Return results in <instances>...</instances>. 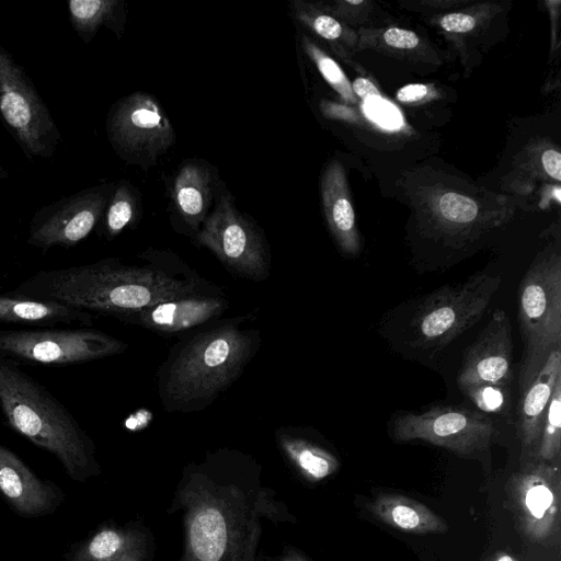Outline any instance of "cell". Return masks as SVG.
Returning a JSON list of instances; mask_svg holds the SVG:
<instances>
[{"mask_svg":"<svg viewBox=\"0 0 561 561\" xmlns=\"http://www.w3.org/2000/svg\"><path fill=\"white\" fill-rule=\"evenodd\" d=\"M369 511L390 527L410 534L425 535L447 529L440 516L426 505L400 494H379L369 504Z\"/></svg>","mask_w":561,"mask_h":561,"instance_id":"d6986e66","label":"cell"},{"mask_svg":"<svg viewBox=\"0 0 561 561\" xmlns=\"http://www.w3.org/2000/svg\"><path fill=\"white\" fill-rule=\"evenodd\" d=\"M0 411L7 426L51 454L73 481L95 472V446L89 434L46 387L1 353Z\"/></svg>","mask_w":561,"mask_h":561,"instance_id":"3957f363","label":"cell"},{"mask_svg":"<svg viewBox=\"0 0 561 561\" xmlns=\"http://www.w3.org/2000/svg\"><path fill=\"white\" fill-rule=\"evenodd\" d=\"M517 319L523 341L518 373L522 392L549 354L561 348V256L558 251L540 253L522 278Z\"/></svg>","mask_w":561,"mask_h":561,"instance_id":"277c9868","label":"cell"},{"mask_svg":"<svg viewBox=\"0 0 561 561\" xmlns=\"http://www.w3.org/2000/svg\"><path fill=\"white\" fill-rule=\"evenodd\" d=\"M433 209L439 228L456 239L496 225L482 214L476 201L456 192L443 193Z\"/></svg>","mask_w":561,"mask_h":561,"instance_id":"44dd1931","label":"cell"},{"mask_svg":"<svg viewBox=\"0 0 561 561\" xmlns=\"http://www.w3.org/2000/svg\"><path fill=\"white\" fill-rule=\"evenodd\" d=\"M94 314L55 300L33 299L0 294V323L22 324L42 329L56 324H93Z\"/></svg>","mask_w":561,"mask_h":561,"instance_id":"ac0fdd59","label":"cell"},{"mask_svg":"<svg viewBox=\"0 0 561 561\" xmlns=\"http://www.w3.org/2000/svg\"><path fill=\"white\" fill-rule=\"evenodd\" d=\"M512 380V325L507 314L496 309L466 350L457 382L461 389L476 383L511 386Z\"/></svg>","mask_w":561,"mask_h":561,"instance_id":"4fadbf2b","label":"cell"},{"mask_svg":"<svg viewBox=\"0 0 561 561\" xmlns=\"http://www.w3.org/2000/svg\"><path fill=\"white\" fill-rule=\"evenodd\" d=\"M117 0H68V16L73 31L89 44L101 26L113 27Z\"/></svg>","mask_w":561,"mask_h":561,"instance_id":"cb8c5ba5","label":"cell"},{"mask_svg":"<svg viewBox=\"0 0 561 561\" xmlns=\"http://www.w3.org/2000/svg\"><path fill=\"white\" fill-rule=\"evenodd\" d=\"M135 216V195L130 186L122 182L114 187L102 216L106 238L113 239L118 236L126 227L134 222Z\"/></svg>","mask_w":561,"mask_h":561,"instance_id":"484cf974","label":"cell"},{"mask_svg":"<svg viewBox=\"0 0 561 561\" xmlns=\"http://www.w3.org/2000/svg\"><path fill=\"white\" fill-rule=\"evenodd\" d=\"M351 87L354 95L358 96L366 103L374 100H379L381 96L378 88L370 80L363 77L356 78L352 82Z\"/></svg>","mask_w":561,"mask_h":561,"instance_id":"d6a6232c","label":"cell"},{"mask_svg":"<svg viewBox=\"0 0 561 561\" xmlns=\"http://www.w3.org/2000/svg\"><path fill=\"white\" fill-rule=\"evenodd\" d=\"M501 280L500 275L480 272L425 296L411 321L413 345L435 351L447 346L480 320Z\"/></svg>","mask_w":561,"mask_h":561,"instance_id":"5b68a950","label":"cell"},{"mask_svg":"<svg viewBox=\"0 0 561 561\" xmlns=\"http://www.w3.org/2000/svg\"><path fill=\"white\" fill-rule=\"evenodd\" d=\"M277 437L289 457L304 472L316 480L324 479L339 467L336 458L308 440L300 428L280 427L277 431Z\"/></svg>","mask_w":561,"mask_h":561,"instance_id":"7402d4cb","label":"cell"},{"mask_svg":"<svg viewBox=\"0 0 561 561\" xmlns=\"http://www.w3.org/2000/svg\"><path fill=\"white\" fill-rule=\"evenodd\" d=\"M439 26L449 33H468L477 25V18L469 13L456 12L443 15Z\"/></svg>","mask_w":561,"mask_h":561,"instance_id":"4dcf8cb0","label":"cell"},{"mask_svg":"<svg viewBox=\"0 0 561 561\" xmlns=\"http://www.w3.org/2000/svg\"><path fill=\"white\" fill-rule=\"evenodd\" d=\"M139 256L141 265H126L107 257L90 264L42 270L9 293L59 301L122 322L159 302L225 295L221 287L202 277L173 252L149 249Z\"/></svg>","mask_w":561,"mask_h":561,"instance_id":"6da1fadb","label":"cell"},{"mask_svg":"<svg viewBox=\"0 0 561 561\" xmlns=\"http://www.w3.org/2000/svg\"><path fill=\"white\" fill-rule=\"evenodd\" d=\"M295 18L320 37L331 42H348L351 35L333 15L314 4L295 1Z\"/></svg>","mask_w":561,"mask_h":561,"instance_id":"4316f807","label":"cell"},{"mask_svg":"<svg viewBox=\"0 0 561 561\" xmlns=\"http://www.w3.org/2000/svg\"><path fill=\"white\" fill-rule=\"evenodd\" d=\"M559 378H561V348H556L520 392L517 407V431L523 455L536 453L546 410Z\"/></svg>","mask_w":561,"mask_h":561,"instance_id":"2e32d148","label":"cell"},{"mask_svg":"<svg viewBox=\"0 0 561 561\" xmlns=\"http://www.w3.org/2000/svg\"><path fill=\"white\" fill-rule=\"evenodd\" d=\"M321 196L328 227L340 250L347 255L360 251V238L343 167L332 161L321 180Z\"/></svg>","mask_w":561,"mask_h":561,"instance_id":"e0dca14e","label":"cell"},{"mask_svg":"<svg viewBox=\"0 0 561 561\" xmlns=\"http://www.w3.org/2000/svg\"><path fill=\"white\" fill-rule=\"evenodd\" d=\"M382 43L393 49L409 50L417 47L421 44L420 37L412 31L389 27L381 33Z\"/></svg>","mask_w":561,"mask_h":561,"instance_id":"f546056e","label":"cell"},{"mask_svg":"<svg viewBox=\"0 0 561 561\" xmlns=\"http://www.w3.org/2000/svg\"><path fill=\"white\" fill-rule=\"evenodd\" d=\"M541 164L551 179L560 182L561 180V154L557 149H547L541 154Z\"/></svg>","mask_w":561,"mask_h":561,"instance_id":"836d02e7","label":"cell"},{"mask_svg":"<svg viewBox=\"0 0 561 561\" xmlns=\"http://www.w3.org/2000/svg\"><path fill=\"white\" fill-rule=\"evenodd\" d=\"M196 241L213 252L232 274L253 282L268 278L271 253L259 229L222 195L216 209L206 218Z\"/></svg>","mask_w":561,"mask_h":561,"instance_id":"ba28073f","label":"cell"},{"mask_svg":"<svg viewBox=\"0 0 561 561\" xmlns=\"http://www.w3.org/2000/svg\"><path fill=\"white\" fill-rule=\"evenodd\" d=\"M9 176L8 171L0 165V180L7 179Z\"/></svg>","mask_w":561,"mask_h":561,"instance_id":"8d00e7d4","label":"cell"},{"mask_svg":"<svg viewBox=\"0 0 561 561\" xmlns=\"http://www.w3.org/2000/svg\"><path fill=\"white\" fill-rule=\"evenodd\" d=\"M489 561H518L514 557L505 552H497Z\"/></svg>","mask_w":561,"mask_h":561,"instance_id":"d590c367","label":"cell"},{"mask_svg":"<svg viewBox=\"0 0 561 561\" xmlns=\"http://www.w3.org/2000/svg\"><path fill=\"white\" fill-rule=\"evenodd\" d=\"M512 495L523 531L542 541L558 530L560 517V470L535 459L512 480Z\"/></svg>","mask_w":561,"mask_h":561,"instance_id":"7c38bea8","label":"cell"},{"mask_svg":"<svg viewBox=\"0 0 561 561\" xmlns=\"http://www.w3.org/2000/svg\"><path fill=\"white\" fill-rule=\"evenodd\" d=\"M106 131L122 159L141 165L154 162L174 142L172 124L157 100L140 92L112 106Z\"/></svg>","mask_w":561,"mask_h":561,"instance_id":"30bf717a","label":"cell"},{"mask_svg":"<svg viewBox=\"0 0 561 561\" xmlns=\"http://www.w3.org/2000/svg\"><path fill=\"white\" fill-rule=\"evenodd\" d=\"M190 538L193 552L199 561H218L227 542L224 516L213 507L198 512L192 522Z\"/></svg>","mask_w":561,"mask_h":561,"instance_id":"603a6c76","label":"cell"},{"mask_svg":"<svg viewBox=\"0 0 561 561\" xmlns=\"http://www.w3.org/2000/svg\"><path fill=\"white\" fill-rule=\"evenodd\" d=\"M228 305L225 295L178 298L148 307L129 317L126 323L161 334H172L219 318Z\"/></svg>","mask_w":561,"mask_h":561,"instance_id":"9a60e30c","label":"cell"},{"mask_svg":"<svg viewBox=\"0 0 561 561\" xmlns=\"http://www.w3.org/2000/svg\"><path fill=\"white\" fill-rule=\"evenodd\" d=\"M397 442L423 440L459 455L484 450L495 434L493 421L479 410L435 405L420 413L404 412L392 420Z\"/></svg>","mask_w":561,"mask_h":561,"instance_id":"9c48e42d","label":"cell"},{"mask_svg":"<svg viewBox=\"0 0 561 561\" xmlns=\"http://www.w3.org/2000/svg\"><path fill=\"white\" fill-rule=\"evenodd\" d=\"M431 89L426 84L413 83L400 88L396 99L401 103H416L427 98Z\"/></svg>","mask_w":561,"mask_h":561,"instance_id":"1f68e13d","label":"cell"},{"mask_svg":"<svg viewBox=\"0 0 561 561\" xmlns=\"http://www.w3.org/2000/svg\"><path fill=\"white\" fill-rule=\"evenodd\" d=\"M301 41L306 54L314 62L324 80L344 101L355 103L356 98L352 91L351 83L337 62L307 36H304Z\"/></svg>","mask_w":561,"mask_h":561,"instance_id":"83f0119b","label":"cell"},{"mask_svg":"<svg viewBox=\"0 0 561 561\" xmlns=\"http://www.w3.org/2000/svg\"><path fill=\"white\" fill-rule=\"evenodd\" d=\"M0 494L19 515L51 514L64 501L53 481L39 479L11 449L0 444Z\"/></svg>","mask_w":561,"mask_h":561,"instance_id":"5bb4252c","label":"cell"},{"mask_svg":"<svg viewBox=\"0 0 561 561\" xmlns=\"http://www.w3.org/2000/svg\"><path fill=\"white\" fill-rule=\"evenodd\" d=\"M561 451V378L554 385L552 396L543 417L536 459L557 461Z\"/></svg>","mask_w":561,"mask_h":561,"instance_id":"d4e9b609","label":"cell"},{"mask_svg":"<svg viewBox=\"0 0 561 561\" xmlns=\"http://www.w3.org/2000/svg\"><path fill=\"white\" fill-rule=\"evenodd\" d=\"M251 318L227 319L174 345L157 375L167 412L202 411L242 375L262 342L259 329L243 327Z\"/></svg>","mask_w":561,"mask_h":561,"instance_id":"7a4b0ae2","label":"cell"},{"mask_svg":"<svg viewBox=\"0 0 561 561\" xmlns=\"http://www.w3.org/2000/svg\"><path fill=\"white\" fill-rule=\"evenodd\" d=\"M367 103L368 111L376 121H378L380 124H386L389 127L394 125V111L390 106L383 105L380 99L378 104L377 100Z\"/></svg>","mask_w":561,"mask_h":561,"instance_id":"e575fe53","label":"cell"},{"mask_svg":"<svg viewBox=\"0 0 561 561\" xmlns=\"http://www.w3.org/2000/svg\"><path fill=\"white\" fill-rule=\"evenodd\" d=\"M460 390L474 403L479 411L505 414L511 408V386L476 383Z\"/></svg>","mask_w":561,"mask_h":561,"instance_id":"f1b7e54d","label":"cell"},{"mask_svg":"<svg viewBox=\"0 0 561 561\" xmlns=\"http://www.w3.org/2000/svg\"><path fill=\"white\" fill-rule=\"evenodd\" d=\"M113 190L112 184H101L43 206L30 221L26 243L43 253L76 247L102 219Z\"/></svg>","mask_w":561,"mask_h":561,"instance_id":"8fae6325","label":"cell"},{"mask_svg":"<svg viewBox=\"0 0 561 561\" xmlns=\"http://www.w3.org/2000/svg\"><path fill=\"white\" fill-rule=\"evenodd\" d=\"M210 178L208 172L197 164H186L178 173L173 196L179 214L193 230L204 224L209 199Z\"/></svg>","mask_w":561,"mask_h":561,"instance_id":"ffe728a7","label":"cell"},{"mask_svg":"<svg viewBox=\"0 0 561 561\" xmlns=\"http://www.w3.org/2000/svg\"><path fill=\"white\" fill-rule=\"evenodd\" d=\"M128 344L90 328L0 330V353L20 364L64 367L124 353Z\"/></svg>","mask_w":561,"mask_h":561,"instance_id":"52a82bcc","label":"cell"},{"mask_svg":"<svg viewBox=\"0 0 561 561\" xmlns=\"http://www.w3.org/2000/svg\"><path fill=\"white\" fill-rule=\"evenodd\" d=\"M0 122L25 157L53 159L62 136L25 69L0 45Z\"/></svg>","mask_w":561,"mask_h":561,"instance_id":"8992f818","label":"cell"}]
</instances>
